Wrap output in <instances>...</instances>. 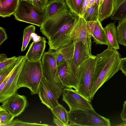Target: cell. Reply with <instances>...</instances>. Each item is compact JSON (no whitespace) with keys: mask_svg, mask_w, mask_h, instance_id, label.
<instances>
[{"mask_svg":"<svg viewBox=\"0 0 126 126\" xmlns=\"http://www.w3.org/2000/svg\"><path fill=\"white\" fill-rule=\"evenodd\" d=\"M122 58L117 49L107 48L97 54L90 91L91 100L97 91L120 70Z\"/></svg>","mask_w":126,"mask_h":126,"instance_id":"obj_1","label":"cell"},{"mask_svg":"<svg viewBox=\"0 0 126 126\" xmlns=\"http://www.w3.org/2000/svg\"><path fill=\"white\" fill-rule=\"evenodd\" d=\"M43 77L41 60L31 61L26 60L18 79L17 89L27 87L30 89L31 94H38L39 84Z\"/></svg>","mask_w":126,"mask_h":126,"instance_id":"obj_2","label":"cell"},{"mask_svg":"<svg viewBox=\"0 0 126 126\" xmlns=\"http://www.w3.org/2000/svg\"><path fill=\"white\" fill-rule=\"evenodd\" d=\"M68 113L69 126H111L109 119L100 115L94 110H70Z\"/></svg>","mask_w":126,"mask_h":126,"instance_id":"obj_3","label":"cell"},{"mask_svg":"<svg viewBox=\"0 0 126 126\" xmlns=\"http://www.w3.org/2000/svg\"><path fill=\"white\" fill-rule=\"evenodd\" d=\"M96 57V56L92 55L76 69L79 78L77 91L90 102L91 101L90 91Z\"/></svg>","mask_w":126,"mask_h":126,"instance_id":"obj_4","label":"cell"},{"mask_svg":"<svg viewBox=\"0 0 126 126\" xmlns=\"http://www.w3.org/2000/svg\"><path fill=\"white\" fill-rule=\"evenodd\" d=\"M16 20L31 24L40 27L44 20V10L29 0H20L13 14Z\"/></svg>","mask_w":126,"mask_h":126,"instance_id":"obj_5","label":"cell"},{"mask_svg":"<svg viewBox=\"0 0 126 126\" xmlns=\"http://www.w3.org/2000/svg\"><path fill=\"white\" fill-rule=\"evenodd\" d=\"M77 16L68 9L62 10L45 20L40 31L48 40L64 24Z\"/></svg>","mask_w":126,"mask_h":126,"instance_id":"obj_6","label":"cell"},{"mask_svg":"<svg viewBox=\"0 0 126 126\" xmlns=\"http://www.w3.org/2000/svg\"><path fill=\"white\" fill-rule=\"evenodd\" d=\"M67 35L73 41L76 40L81 41L91 53L92 35L86 21L83 17H77L69 30Z\"/></svg>","mask_w":126,"mask_h":126,"instance_id":"obj_7","label":"cell"},{"mask_svg":"<svg viewBox=\"0 0 126 126\" xmlns=\"http://www.w3.org/2000/svg\"><path fill=\"white\" fill-rule=\"evenodd\" d=\"M64 87L62 86L53 87L43 77L39 84L38 94L42 104L51 109L58 105V99L62 94Z\"/></svg>","mask_w":126,"mask_h":126,"instance_id":"obj_8","label":"cell"},{"mask_svg":"<svg viewBox=\"0 0 126 126\" xmlns=\"http://www.w3.org/2000/svg\"><path fill=\"white\" fill-rule=\"evenodd\" d=\"M72 60L58 67L54 82H60L64 88H72L77 91L79 78Z\"/></svg>","mask_w":126,"mask_h":126,"instance_id":"obj_9","label":"cell"},{"mask_svg":"<svg viewBox=\"0 0 126 126\" xmlns=\"http://www.w3.org/2000/svg\"><path fill=\"white\" fill-rule=\"evenodd\" d=\"M9 77L2 90L0 92V102L2 103L17 91V83L19 76L27 60L26 55L19 56Z\"/></svg>","mask_w":126,"mask_h":126,"instance_id":"obj_10","label":"cell"},{"mask_svg":"<svg viewBox=\"0 0 126 126\" xmlns=\"http://www.w3.org/2000/svg\"><path fill=\"white\" fill-rule=\"evenodd\" d=\"M62 100L68 105L70 110H94L90 102L72 88H64Z\"/></svg>","mask_w":126,"mask_h":126,"instance_id":"obj_11","label":"cell"},{"mask_svg":"<svg viewBox=\"0 0 126 126\" xmlns=\"http://www.w3.org/2000/svg\"><path fill=\"white\" fill-rule=\"evenodd\" d=\"M41 60L43 77L48 83L54 87L58 86L59 82H55L54 80L58 72L57 66L52 50L44 52Z\"/></svg>","mask_w":126,"mask_h":126,"instance_id":"obj_12","label":"cell"},{"mask_svg":"<svg viewBox=\"0 0 126 126\" xmlns=\"http://www.w3.org/2000/svg\"><path fill=\"white\" fill-rule=\"evenodd\" d=\"M77 16L64 24L48 40L49 50H55L64 45L73 42L67 35Z\"/></svg>","mask_w":126,"mask_h":126,"instance_id":"obj_13","label":"cell"},{"mask_svg":"<svg viewBox=\"0 0 126 126\" xmlns=\"http://www.w3.org/2000/svg\"><path fill=\"white\" fill-rule=\"evenodd\" d=\"M0 107L14 117L22 113L29 105L25 96L19 94L17 91L2 103Z\"/></svg>","mask_w":126,"mask_h":126,"instance_id":"obj_14","label":"cell"},{"mask_svg":"<svg viewBox=\"0 0 126 126\" xmlns=\"http://www.w3.org/2000/svg\"><path fill=\"white\" fill-rule=\"evenodd\" d=\"M46 42L45 38L42 37L37 41L31 43L25 55L27 60L31 61L41 60L44 53Z\"/></svg>","mask_w":126,"mask_h":126,"instance_id":"obj_15","label":"cell"},{"mask_svg":"<svg viewBox=\"0 0 126 126\" xmlns=\"http://www.w3.org/2000/svg\"><path fill=\"white\" fill-rule=\"evenodd\" d=\"M73 42L74 51L72 61L76 69L92 55L90 54L86 47L81 41L75 40Z\"/></svg>","mask_w":126,"mask_h":126,"instance_id":"obj_16","label":"cell"},{"mask_svg":"<svg viewBox=\"0 0 126 126\" xmlns=\"http://www.w3.org/2000/svg\"><path fill=\"white\" fill-rule=\"evenodd\" d=\"M74 51L73 42L63 46L53 51L57 65L58 67L72 59Z\"/></svg>","mask_w":126,"mask_h":126,"instance_id":"obj_17","label":"cell"},{"mask_svg":"<svg viewBox=\"0 0 126 126\" xmlns=\"http://www.w3.org/2000/svg\"><path fill=\"white\" fill-rule=\"evenodd\" d=\"M99 20L86 22L91 32L92 37L96 44L107 45L104 28Z\"/></svg>","mask_w":126,"mask_h":126,"instance_id":"obj_18","label":"cell"},{"mask_svg":"<svg viewBox=\"0 0 126 126\" xmlns=\"http://www.w3.org/2000/svg\"><path fill=\"white\" fill-rule=\"evenodd\" d=\"M107 42L108 48L119 49L117 28L115 22L110 23L104 28Z\"/></svg>","mask_w":126,"mask_h":126,"instance_id":"obj_19","label":"cell"},{"mask_svg":"<svg viewBox=\"0 0 126 126\" xmlns=\"http://www.w3.org/2000/svg\"><path fill=\"white\" fill-rule=\"evenodd\" d=\"M67 9H68L67 7L65 0H48L44 10V20L60 11Z\"/></svg>","mask_w":126,"mask_h":126,"instance_id":"obj_20","label":"cell"},{"mask_svg":"<svg viewBox=\"0 0 126 126\" xmlns=\"http://www.w3.org/2000/svg\"><path fill=\"white\" fill-rule=\"evenodd\" d=\"M20 0H0V16L5 18L13 15Z\"/></svg>","mask_w":126,"mask_h":126,"instance_id":"obj_21","label":"cell"},{"mask_svg":"<svg viewBox=\"0 0 126 126\" xmlns=\"http://www.w3.org/2000/svg\"><path fill=\"white\" fill-rule=\"evenodd\" d=\"M54 116L64 124L69 126V117L68 111L59 104L50 109Z\"/></svg>","mask_w":126,"mask_h":126,"instance_id":"obj_22","label":"cell"},{"mask_svg":"<svg viewBox=\"0 0 126 126\" xmlns=\"http://www.w3.org/2000/svg\"><path fill=\"white\" fill-rule=\"evenodd\" d=\"M114 0H104L100 7L99 20L101 22L111 15L114 10Z\"/></svg>","mask_w":126,"mask_h":126,"instance_id":"obj_23","label":"cell"},{"mask_svg":"<svg viewBox=\"0 0 126 126\" xmlns=\"http://www.w3.org/2000/svg\"><path fill=\"white\" fill-rule=\"evenodd\" d=\"M100 7L95 3L87 10L82 17L86 22L95 21L99 19Z\"/></svg>","mask_w":126,"mask_h":126,"instance_id":"obj_24","label":"cell"},{"mask_svg":"<svg viewBox=\"0 0 126 126\" xmlns=\"http://www.w3.org/2000/svg\"><path fill=\"white\" fill-rule=\"evenodd\" d=\"M112 20L121 21L126 19V0L123 1L113 12L110 16Z\"/></svg>","mask_w":126,"mask_h":126,"instance_id":"obj_25","label":"cell"},{"mask_svg":"<svg viewBox=\"0 0 126 126\" xmlns=\"http://www.w3.org/2000/svg\"><path fill=\"white\" fill-rule=\"evenodd\" d=\"M71 12L74 15L80 16L83 0H65Z\"/></svg>","mask_w":126,"mask_h":126,"instance_id":"obj_26","label":"cell"},{"mask_svg":"<svg viewBox=\"0 0 126 126\" xmlns=\"http://www.w3.org/2000/svg\"><path fill=\"white\" fill-rule=\"evenodd\" d=\"M36 28L33 25L28 26L25 28L23 31V42L21 50L23 51L26 49L32 38V34L35 33Z\"/></svg>","mask_w":126,"mask_h":126,"instance_id":"obj_27","label":"cell"},{"mask_svg":"<svg viewBox=\"0 0 126 126\" xmlns=\"http://www.w3.org/2000/svg\"><path fill=\"white\" fill-rule=\"evenodd\" d=\"M117 30L119 44L126 46V19L119 21Z\"/></svg>","mask_w":126,"mask_h":126,"instance_id":"obj_28","label":"cell"},{"mask_svg":"<svg viewBox=\"0 0 126 126\" xmlns=\"http://www.w3.org/2000/svg\"><path fill=\"white\" fill-rule=\"evenodd\" d=\"M15 117L11 114L0 107V126L10 124Z\"/></svg>","mask_w":126,"mask_h":126,"instance_id":"obj_29","label":"cell"},{"mask_svg":"<svg viewBox=\"0 0 126 126\" xmlns=\"http://www.w3.org/2000/svg\"><path fill=\"white\" fill-rule=\"evenodd\" d=\"M46 124H40L36 123H31L25 122L16 119L13 120L10 124L4 126H49Z\"/></svg>","mask_w":126,"mask_h":126,"instance_id":"obj_30","label":"cell"},{"mask_svg":"<svg viewBox=\"0 0 126 126\" xmlns=\"http://www.w3.org/2000/svg\"><path fill=\"white\" fill-rule=\"evenodd\" d=\"M18 58V57L14 56L7 58L2 62L0 63V73L6 68L15 63L17 61Z\"/></svg>","mask_w":126,"mask_h":126,"instance_id":"obj_31","label":"cell"},{"mask_svg":"<svg viewBox=\"0 0 126 126\" xmlns=\"http://www.w3.org/2000/svg\"><path fill=\"white\" fill-rule=\"evenodd\" d=\"M16 62L6 68L0 73V85L13 70L15 66Z\"/></svg>","mask_w":126,"mask_h":126,"instance_id":"obj_32","label":"cell"},{"mask_svg":"<svg viewBox=\"0 0 126 126\" xmlns=\"http://www.w3.org/2000/svg\"><path fill=\"white\" fill-rule=\"evenodd\" d=\"M48 0H32V2L34 5L44 10Z\"/></svg>","mask_w":126,"mask_h":126,"instance_id":"obj_33","label":"cell"},{"mask_svg":"<svg viewBox=\"0 0 126 126\" xmlns=\"http://www.w3.org/2000/svg\"><path fill=\"white\" fill-rule=\"evenodd\" d=\"M7 39L5 29L2 27H0V45Z\"/></svg>","mask_w":126,"mask_h":126,"instance_id":"obj_34","label":"cell"},{"mask_svg":"<svg viewBox=\"0 0 126 126\" xmlns=\"http://www.w3.org/2000/svg\"><path fill=\"white\" fill-rule=\"evenodd\" d=\"M120 70L126 76V57L121 58L120 63Z\"/></svg>","mask_w":126,"mask_h":126,"instance_id":"obj_35","label":"cell"},{"mask_svg":"<svg viewBox=\"0 0 126 126\" xmlns=\"http://www.w3.org/2000/svg\"><path fill=\"white\" fill-rule=\"evenodd\" d=\"M88 0H83L80 16L83 17L88 9Z\"/></svg>","mask_w":126,"mask_h":126,"instance_id":"obj_36","label":"cell"},{"mask_svg":"<svg viewBox=\"0 0 126 126\" xmlns=\"http://www.w3.org/2000/svg\"><path fill=\"white\" fill-rule=\"evenodd\" d=\"M120 117L122 121L126 120V100L124 102L123 109L120 114Z\"/></svg>","mask_w":126,"mask_h":126,"instance_id":"obj_37","label":"cell"},{"mask_svg":"<svg viewBox=\"0 0 126 126\" xmlns=\"http://www.w3.org/2000/svg\"><path fill=\"white\" fill-rule=\"evenodd\" d=\"M53 123L57 126H65L63 123L56 118L54 116L53 117Z\"/></svg>","mask_w":126,"mask_h":126,"instance_id":"obj_38","label":"cell"},{"mask_svg":"<svg viewBox=\"0 0 126 126\" xmlns=\"http://www.w3.org/2000/svg\"><path fill=\"white\" fill-rule=\"evenodd\" d=\"M124 0H114V10Z\"/></svg>","mask_w":126,"mask_h":126,"instance_id":"obj_39","label":"cell"},{"mask_svg":"<svg viewBox=\"0 0 126 126\" xmlns=\"http://www.w3.org/2000/svg\"><path fill=\"white\" fill-rule=\"evenodd\" d=\"M8 58L5 54H0V63L3 62Z\"/></svg>","mask_w":126,"mask_h":126,"instance_id":"obj_40","label":"cell"},{"mask_svg":"<svg viewBox=\"0 0 126 126\" xmlns=\"http://www.w3.org/2000/svg\"><path fill=\"white\" fill-rule=\"evenodd\" d=\"M95 3H96L100 7L103 4L104 0H94Z\"/></svg>","mask_w":126,"mask_h":126,"instance_id":"obj_41","label":"cell"},{"mask_svg":"<svg viewBox=\"0 0 126 126\" xmlns=\"http://www.w3.org/2000/svg\"><path fill=\"white\" fill-rule=\"evenodd\" d=\"M116 126H126V120L124 121V122L120 124L115 125Z\"/></svg>","mask_w":126,"mask_h":126,"instance_id":"obj_42","label":"cell"},{"mask_svg":"<svg viewBox=\"0 0 126 126\" xmlns=\"http://www.w3.org/2000/svg\"><path fill=\"white\" fill-rule=\"evenodd\" d=\"M30 0L31 2H32V0Z\"/></svg>","mask_w":126,"mask_h":126,"instance_id":"obj_43","label":"cell"}]
</instances>
